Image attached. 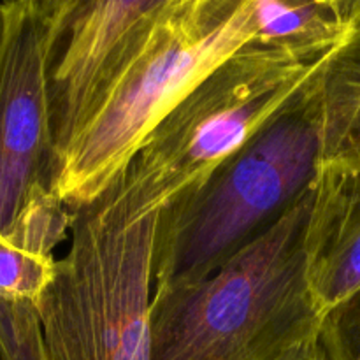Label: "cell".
<instances>
[{
	"instance_id": "1",
	"label": "cell",
	"mask_w": 360,
	"mask_h": 360,
	"mask_svg": "<svg viewBox=\"0 0 360 360\" xmlns=\"http://www.w3.org/2000/svg\"><path fill=\"white\" fill-rule=\"evenodd\" d=\"M313 186L206 278L153 292L151 360H281L319 340L308 274Z\"/></svg>"
},
{
	"instance_id": "2",
	"label": "cell",
	"mask_w": 360,
	"mask_h": 360,
	"mask_svg": "<svg viewBox=\"0 0 360 360\" xmlns=\"http://www.w3.org/2000/svg\"><path fill=\"white\" fill-rule=\"evenodd\" d=\"M253 41L252 0H167L60 160L56 199L70 213L94 202L172 108Z\"/></svg>"
},
{
	"instance_id": "3",
	"label": "cell",
	"mask_w": 360,
	"mask_h": 360,
	"mask_svg": "<svg viewBox=\"0 0 360 360\" xmlns=\"http://www.w3.org/2000/svg\"><path fill=\"white\" fill-rule=\"evenodd\" d=\"M333 55L245 46L172 108L104 192L132 218L172 206L301 97Z\"/></svg>"
},
{
	"instance_id": "4",
	"label": "cell",
	"mask_w": 360,
	"mask_h": 360,
	"mask_svg": "<svg viewBox=\"0 0 360 360\" xmlns=\"http://www.w3.org/2000/svg\"><path fill=\"white\" fill-rule=\"evenodd\" d=\"M316 90L319 79L199 188L160 211L153 292L206 278L311 188L322 160Z\"/></svg>"
},
{
	"instance_id": "5",
	"label": "cell",
	"mask_w": 360,
	"mask_h": 360,
	"mask_svg": "<svg viewBox=\"0 0 360 360\" xmlns=\"http://www.w3.org/2000/svg\"><path fill=\"white\" fill-rule=\"evenodd\" d=\"M158 218H132L105 192L74 211L69 252L35 304L48 360H151Z\"/></svg>"
},
{
	"instance_id": "6",
	"label": "cell",
	"mask_w": 360,
	"mask_h": 360,
	"mask_svg": "<svg viewBox=\"0 0 360 360\" xmlns=\"http://www.w3.org/2000/svg\"><path fill=\"white\" fill-rule=\"evenodd\" d=\"M53 0L0 2V234L28 200L53 192L48 101Z\"/></svg>"
},
{
	"instance_id": "7",
	"label": "cell",
	"mask_w": 360,
	"mask_h": 360,
	"mask_svg": "<svg viewBox=\"0 0 360 360\" xmlns=\"http://www.w3.org/2000/svg\"><path fill=\"white\" fill-rule=\"evenodd\" d=\"M165 2L53 0L48 101L56 167L139 48Z\"/></svg>"
},
{
	"instance_id": "8",
	"label": "cell",
	"mask_w": 360,
	"mask_h": 360,
	"mask_svg": "<svg viewBox=\"0 0 360 360\" xmlns=\"http://www.w3.org/2000/svg\"><path fill=\"white\" fill-rule=\"evenodd\" d=\"M306 246L309 285L323 319L360 288V169L320 160Z\"/></svg>"
},
{
	"instance_id": "9",
	"label": "cell",
	"mask_w": 360,
	"mask_h": 360,
	"mask_svg": "<svg viewBox=\"0 0 360 360\" xmlns=\"http://www.w3.org/2000/svg\"><path fill=\"white\" fill-rule=\"evenodd\" d=\"M55 193L39 192L28 200L7 234H0V301L37 304L55 276V248L72 225Z\"/></svg>"
},
{
	"instance_id": "10",
	"label": "cell",
	"mask_w": 360,
	"mask_h": 360,
	"mask_svg": "<svg viewBox=\"0 0 360 360\" xmlns=\"http://www.w3.org/2000/svg\"><path fill=\"white\" fill-rule=\"evenodd\" d=\"M252 20L253 42L329 55L357 28L360 0H252Z\"/></svg>"
},
{
	"instance_id": "11",
	"label": "cell",
	"mask_w": 360,
	"mask_h": 360,
	"mask_svg": "<svg viewBox=\"0 0 360 360\" xmlns=\"http://www.w3.org/2000/svg\"><path fill=\"white\" fill-rule=\"evenodd\" d=\"M322 160L360 169V21L319 77Z\"/></svg>"
},
{
	"instance_id": "12",
	"label": "cell",
	"mask_w": 360,
	"mask_h": 360,
	"mask_svg": "<svg viewBox=\"0 0 360 360\" xmlns=\"http://www.w3.org/2000/svg\"><path fill=\"white\" fill-rule=\"evenodd\" d=\"M0 354L4 360H48L34 304L0 301Z\"/></svg>"
},
{
	"instance_id": "13",
	"label": "cell",
	"mask_w": 360,
	"mask_h": 360,
	"mask_svg": "<svg viewBox=\"0 0 360 360\" xmlns=\"http://www.w3.org/2000/svg\"><path fill=\"white\" fill-rule=\"evenodd\" d=\"M319 345L326 360H360V288L323 316Z\"/></svg>"
},
{
	"instance_id": "14",
	"label": "cell",
	"mask_w": 360,
	"mask_h": 360,
	"mask_svg": "<svg viewBox=\"0 0 360 360\" xmlns=\"http://www.w3.org/2000/svg\"><path fill=\"white\" fill-rule=\"evenodd\" d=\"M281 360H326V357H323V352L320 348L319 340H316L304 345V347L297 348V350L290 352V354L285 355Z\"/></svg>"
},
{
	"instance_id": "15",
	"label": "cell",
	"mask_w": 360,
	"mask_h": 360,
	"mask_svg": "<svg viewBox=\"0 0 360 360\" xmlns=\"http://www.w3.org/2000/svg\"><path fill=\"white\" fill-rule=\"evenodd\" d=\"M0 360H4V357H2V354H0Z\"/></svg>"
}]
</instances>
